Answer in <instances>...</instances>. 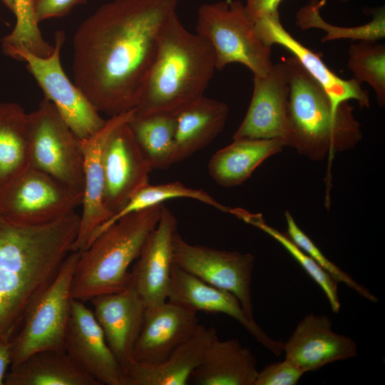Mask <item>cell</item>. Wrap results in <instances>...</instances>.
Instances as JSON below:
<instances>
[{"instance_id": "1", "label": "cell", "mask_w": 385, "mask_h": 385, "mask_svg": "<svg viewBox=\"0 0 385 385\" xmlns=\"http://www.w3.org/2000/svg\"><path fill=\"white\" fill-rule=\"evenodd\" d=\"M178 0H113L99 7L73 40V83L100 113L133 110L155 58L160 31Z\"/></svg>"}, {"instance_id": "2", "label": "cell", "mask_w": 385, "mask_h": 385, "mask_svg": "<svg viewBox=\"0 0 385 385\" xmlns=\"http://www.w3.org/2000/svg\"><path fill=\"white\" fill-rule=\"evenodd\" d=\"M71 244L57 221L29 225L0 214V335L13 337L57 275Z\"/></svg>"}, {"instance_id": "3", "label": "cell", "mask_w": 385, "mask_h": 385, "mask_svg": "<svg viewBox=\"0 0 385 385\" xmlns=\"http://www.w3.org/2000/svg\"><path fill=\"white\" fill-rule=\"evenodd\" d=\"M215 71L210 43L187 30L175 12L160 31L155 58L134 115L175 111L204 96Z\"/></svg>"}, {"instance_id": "4", "label": "cell", "mask_w": 385, "mask_h": 385, "mask_svg": "<svg viewBox=\"0 0 385 385\" xmlns=\"http://www.w3.org/2000/svg\"><path fill=\"white\" fill-rule=\"evenodd\" d=\"M289 85V134L286 146L313 160L354 148L360 123L348 101L334 108L322 86L294 56L283 61Z\"/></svg>"}, {"instance_id": "5", "label": "cell", "mask_w": 385, "mask_h": 385, "mask_svg": "<svg viewBox=\"0 0 385 385\" xmlns=\"http://www.w3.org/2000/svg\"><path fill=\"white\" fill-rule=\"evenodd\" d=\"M163 205L120 218L79 252L71 283L72 298L85 302L130 286L128 268L158 224Z\"/></svg>"}, {"instance_id": "6", "label": "cell", "mask_w": 385, "mask_h": 385, "mask_svg": "<svg viewBox=\"0 0 385 385\" xmlns=\"http://www.w3.org/2000/svg\"><path fill=\"white\" fill-rule=\"evenodd\" d=\"M196 33L212 47L216 70L239 63L248 68L253 76H263L274 64L271 47L257 36L254 21L240 1L201 5L197 11Z\"/></svg>"}, {"instance_id": "7", "label": "cell", "mask_w": 385, "mask_h": 385, "mask_svg": "<svg viewBox=\"0 0 385 385\" xmlns=\"http://www.w3.org/2000/svg\"><path fill=\"white\" fill-rule=\"evenodd\" d=\"M79 254L78 251L68 254L53 282L28 311L21 330L12 339L11 367L41 351H65L71 283Z\"/></svg>"}, {"instance_id": "8", "label": "cell", "mask_w": 385, "mask_h": 385, "mask_svg": "<svg viewBox=\"0 0 385 385\" xmlns=\"http://www.w3.org/2000/svg\"><path fill=\"white\" fill-rule=\"evenodd\" d=\"M29 165L83 194V157L81 140L53 103L43 98L27 114Z\"/></svg>"}, {"instance_id": "9", "label": "cell", "mask_w": 385, "mask_h": 385, "mask_svg": "<svg viewBox=\"0 0 385 385\" xmlns=\"http://www.w3.org/2000/svg\"><path fill=\"white\" fill-rule=\"evenodd\" d=\"M64 41V33L58 31L53 51L46 57L22 47L2 46V48L7 56L26 63V68L41 88L44 98L53 103L73 133L82 140L99 130L106 120L64 72L61 63Z\"/></svg>"}, {"instance_id": "10", "label": "cell", "mask_w": 385, "mask_h": 385, "mask_svg": "<svg viewBox=\"0 0 385 385\" xmlns=\"http://www.w3.org/2000/svg\"><path fill=\"white\" fill-rule=\"evenodd\" d=\"M83 194L29 165L0 190V214L23 224L62 217L81 205Z\"/></svg>"}, {"instance_id": "11", "label": "cell", "mask_w": 385, "mask_h": 385, "mask_svg": "<svg viewBox=\"0 0 385 385\" xmlns=\"http://www.w3.org/2000/svg\"><path fill=\"white\" fill-rule=\"evenodd\" d=\"M173 265L201 280L233 294L247 314L253 317L251 253L217 250L185 241L177 232L173 242Z\"/></svg>"}, {"instance_id": "12", "label": "cell", "mask_w": 385, "mask_h": 385, "mask_svg": "<svg viewBox=\"0 0 385 385\" xmlns=\"http://www.w3.org/2000/svg\"><path fill=\"white\" fill-rule=\"evenodd\" d=\"M289 85L283 63L263 76H253L252 98L233 140L277 139L285 146L289 134Z\"/></svg>"}, {"instance_id": "13", "label": "cell", "mask_w": 385, "mask_h": 385, "mask_svg": "<svg viewBox=\"0 0 385 385\" xmlns=\"http://www.w3.org/2000/svg\"><path fill=\"white\" fill-rule=\"evenodd\" d=\"M128 122L111 134L103 153V201L111 215L149 183V173L152 170Z\"/></svg>"}, {"instance_id": "14", "label": "cell", "mask_w": 385, "mask_h": 385, "mask_svg": "<svg viewBox=\"0 0 385 385\" xmlns=\"http://www.w3.org/2000/svg\"><path fill=\"white\" fill-rule=\"evenodd\" d=\"M64 349L100 385H123V370L109 348L93 310L73 298Z\"/></svg>"}, {"instance_id": "15", "label": "cell", "mask_w": 385, "mask_h": 385, "mask_svg": "<svg viewBox=\"0 0 385 385\" xmlns=\"http://www.w3.org/2000/svg\"><path fill=\"white\" fill-rule=\"evenodd\" d=\"M168 301L195 312L200 311L226 314L240 323L255 339L273 354L283 352L284 342L270 338L250 318L231 292L214 287L173 265Z\"/></svg>"}, {"instance_id": "16", "label": "cell", "mask_w": 385, "mask_h": 385, "mask_svg": "<svg viewBox=\"0 0 385 385\" xmlns=\"http://www.w3.org/2000/svg\"><path fill=\"white\" fill-rule=\"evenodd\" d=\"M133 114V109L112 116L99 130L90 137L81 140L84 176L81 202L83 210L80 216L77 238L72 251L81 252L85 250L93 232L111 216L103 201V150L114 130L130 121Z\"/></svg>"}, {"instance_id": "17", "label": "cell", "mask_w": 385, "mask_h": 385, "mask_svg": "<svg viewBox=\"0 0 385 385\" xmlns=\"http://www.w3.org/2000/svg\"><path fill=\"white\" fill-rule=\"evenodd\" d=\"M257 36L265 45H279L297 58L305 71L322 86L333 106L355 100L361 107L370 106L367 91L354 78L346 80L335 74L320 56L304 46L282 26L279 12L263 16L254 22Z\"/></svg>"}, {"instance_id": "18", "label": "cell", "mask_w": 385, "mask_h": 385, "mask_svg": "<svg viewBox=\"0 0 385 385\" xmlns=\"http://www.w3.org/2000/svg\"><path fill=\"white\" fill-rule=\"evenodd\" d=\"M177 228L175 216L163 205L159 221L146 237L130 272L131 283L145 307L168 300L173 266V242Z\"/></svg>"}, {"instance_id": "19", "label": "cell", "mask_w": 385, "mask_h": 385, "mask_svg": "<svg viewBox=\"0 0 385 385\" xmlns=\"http://www.w3.org/2000/svg\"><path fill=\"white\" fill-rule=\"evenodd\" d=\"M197 313L166 301L146 307L133 361L153 365L167 359L196 332Z\"/></svg>"}, {"instance_id": "20", "label": "cell", "mask_w": 385, "mask_h": 385, "mask_svg": "<svg viewBox=\"0 0 385 385\" xmlns=\"http://www.w3.org/2000/svg\"><path fill=\"white\" fill-rule=\"evenodd\" d=\"M285 359L304 373L315 371L337 361L357 356V345L351 338L332 329V320L324 314L310 313L297 324L284 342Z\"/></svg>"}, {"instance_id": "21", "label": "cell", "mask_w": 385, "mask_h": 385, "mask_svg": "<svg viewBox=\"0 0 385 385\" xmlns=\"http://www.w3.org/2000/svg\"><path fill=\"white\" fill-rule=\"evenodd\" d=\"M106 342L123 371L133 362L145 305L133 284L91 300Z\"/></svg>"}, {"instance_id": "22", "label": "cell", "mask_w": 385, "mask_h": 385, "mask_svg": "<svg viewBox=\"0 0 385 385\" xmlns=\"http://www.w3.org/2000/svg\"><path fill=\"white\" fill-rule=\"evenodd\" d=\"M213 327L200 324L195 334L167 359L153 365L133 361L123 371V385H185L206 349L217 337Z\"/></svg>"}, {"instance_id": "23", "label": "cell", "mask_w": 385, "mask_h": 385, "mask_svg": "<svg viewBox=\"0 0 385 385\" xmlns=\"http://www.w3.org/2000/svg\"><path fill=\"white\" fill-rule=\"evenodd\" d=\"M174 112L175 164L205 148L222 132L229 107L222 101L202 96Z\"/></svg>"}, {"instance_id": "24", "label": "cell", "mask_w": 385, "mask_h": 385, "mask_svg": "<svg viewBox=\"0 0 385 385\" xmlns=\"http://www.w3.org/2000/svg\"><path fill=\"white\" fill-rule=\"evenodd\" d=\"M258 370L252 351L237 339L216 337L207 346L189 384L195 385H255Z\"/></svg>"}, {"instance_id": "25", "label": "cell", "mask_w": 385, "mask_h": 385, "mask_svg": "<svg viewBox=\"0 0 385 385\" xmlns=\"http://www.w3.org/2000/svg\"><path fill=\"white\" fill-rule=\"evenodd\" d=\"M284 147V143L277 139L233 140L211 156L208 173L222 187L241 185L262 163Z\"/></svg>"}, {"instance_id": "26", "label": "cell", "mask_w": 385, "mask_h": 385, "mask_svg": "<svg viewBox=\"0 0 385 385\" xmlns=\"http://www.w3.org/2000/svg\"><path fill=\"white\" fill-rule=\"evenodd\" d=\"M4 385H100L65 351L36 352L6 374Z\"/></svg>"}, {"instance_id": "27", "label": "cell", "mask_w": 385, "mask_h": 385, "mask_svg": "<svg viewBox=\"0 0 385 385\" xmlns=\"http://www.w3.org/2000/svg\"><path fill=\"white\" fill-rule=\"evenodd\" d=\"M29 165L27 113L14 103H0V190Z\"/></svg>"}, {"instance_id": "28", "label": "cell", "mask_w": 385, "mask_h": 385, "mask_svg": "<svg viewBox=\"0 0 385 385\" xmlns=\"http://www.w3.org/2000/svg\"><path fill=\"white\" fill-rule=\"evenodd\" d=\"M135 139L152 170L174 164L175 112L138 116L128 122Z\"/></svg>"}, {"instance_id": "29", "label": "cell", "mask_w": 385, "mask_h": 385, "mask_svg": "<svg viewBox=\"0 0 385 385\" xmlns=\"http://www.w3.org/2000/svg\"><path fill=\"white\" fill-rule=\"evenodd\" d=\"M178 198L195 200L225 212H228L230 209V207L219 202L206 191L187 187L180 182H171L159 185H150L148 183L134 194L123 207L96 229L88 245L103 231L120 218L132 212L164 204L166 200Z\"/></svg>"}, {"instance_id": "30", "label": "cell", "mask_w": 385, "mask_h": 385, "mask_svg": "<svg viewBox=\"0 0 385 385\" xmlns=\"http://www.w3.org/2000/svg\"><path fill=\"white\" fill-rule=\"evenodd\" d=\"M323 6L320 0H312L296 14L297 25L302 29L314 28L326 32V35L322 38L323 43L339 39L377 41L385 37L384 7L375 9L372 11L371 21L365 24L341 27L330 24L322 18L320 9Z\"/></svg>"}, {"instance_id": "31", "label": "cell", "mask_w": 385, "mask_h": 385, "mask_svg": "<svg viewBox=\"0 0 385 385\" xmlns=\"http://www.w3.org/2000/svg\"><path fill=\"white\" fill-rule=\"evenodd\" d=\"M229 212L245 222L264 231L279 242L319 286L327 297L332 312H339L341 304L338 294V282L302 250L286 233H282L268 225L261 214L251 213L241 208H230Z\"/></svg>"}, {"instance_id": "32", "label": "cell", "mask_w": 385, "mask_h": 385, "mask_svg": "<svg viewBox=\"0 0 385 385\" xmlns=\"http://www.w3.org/2000/svg\"><path fill=\"white\" fill-rule=\"evenodd\" d=\"M347 67L359 84L374 90L378 104L385 105V46L376 41H359L349 49Z\"/></svg>"}, {"instance_id": "33", "label": "cell", "mask_w": 385, "mask_h": 385, "mask_svg": "<svg viewBox=\"0 0 385 385\" xmlns=\"http://www.w3.org/2000/svg\"><path fill=\"white\" fill-rule=\"evenodd\" d=\"M13 1L16 24L12 31L2 38V46L25 48L43 57L51 55L53 46L43 38L34 13V0Z\"/></svg>"}, {"instance_id": "34", "label": "cell", "mask_w": 385, "mask_h": 385, "mask_svg": "<svg viewBox=\"0 0 385 385\" xmlns=\"http://www.w3.org/2000/svg\"><path fill=\"white\" fill-rule=\"evenodd\" d=\"M287 230L286 235L307 255H309L324 271L338 283L345 284L364 298L377 302V297L367 288L356 282L349 274L329 260L312 240L299 227L292 215L284 213Z\"/></svg>"}, {"instance_id": "35", "label": "cell", "mask_w": 385, "mask_h": 385, "mask_svg": "<svg viewBox=\"0 0 385 385\" xmlns=\"http://www.w3.org/2000/svg\"><path fill=\"white\" fill-rule=\"evenodd\" d=\"M304 374L297 365L284 359L258 371L255 385H294Z\"/></svg>"}, {"instance_id": "36", "label": "cell", "mask_w": 385, "mask_h": 385, "mask_svg": "<svg viewBox=\"0 0 385 385\" xmlns=\"http://www.w3.org/2000/svg\"><path fill=\"white\" fill-rule=\"evenodd\" d=\"M88 0H34V9L37 21L66 16L75 6Z\"/></svg>"}, {"instance_id": "37", "label": "cell", "mask_w": 385, "mask_h": 385, "mask_svg": "<svg viewBox=\"0 0 385 385\" xmlns=\"http://www.w3.org/2000/svg\"><path fill=\"white\" fill-rule=\"evenodd\" d=\"M245 9L250 18L255 22L259 18L278 11L282 0H245Z\"/></svg>"}, {"instance_id": "38", "label": "cell", "mask_w": 385, "mask_h": 385, "mask_svg": "<svg viewBox=\"0 0 385 385\" xmlns=\"http://www.w3.org/2000/svg\"><path fill=\"white\" fill-rule=\"evenodd\" d=\"M12 339L9 334L0 335V385H4L8 367L11 364Z\"/></svg>"}, {"instance_id": "39", "label": "cell", "mask_w": 385, "mask_h": 385, "mask_svg": "<svg viewBox=\"0 0 385 385\" xmlns=\"http://www.w3.org/2000/svg\"><path fill=\"white\" fill-rule=\"evenodd\" d=\"M10 11L14 13V6L13 0H0Z\"/></svg>"}, {"instance_id": "40", "label": "cell", "mask_w": 385, "mask_h": 385, "mask_svg": "<svg viewBox=\"0 0 385 385\" xmlns=\"http://www.w3.org/2000/svg\"><path fill=\"white\" fill-rule=\"evenodd\" d=\"M226 1H231V0H226Z\"/></svg>"}]
</instances>
